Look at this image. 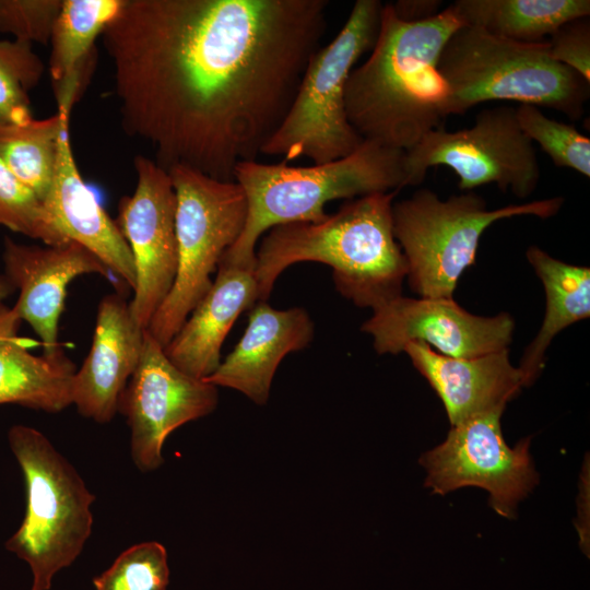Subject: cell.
Instances as JSON below:
<instances>
[{"label": "cell", "mask_w": 590, "mask_h": 590, "mask_svg": "<svg viewBox=\"0 0 590 590\" xmlns=\"http://www.w3.org/2000/svg\"><path fill=\"white\" fill-rule=\"evenodd\" d=\"M328 0H126L102 37L123 130L155 163L234 181L285 118Z\"/></svg>", "instance_id": "6da1fadb"}, {"label": "cell", "mask_w": 590, "mask_h": 590, "mask_svg": "<svg viewBox=\"0 0 590 590\" xmlns=\"http://www.w3.org/2000/svg\"><path fill=\"white\" fill-rule=\"evenodd\" d=\"M462 26L451 4L416 22L384 4L370 55L351 71L345 88L347 120L363 140L405 152L441 127L447 91L437 63Z\"/></svg>", "instance_id": "7a4b0ae2"}, {"label": "cell", "mask_w": 590, "mask_h": 590, "mask_svg": "<svg viewBox=\"0 0 590 590\" xmlns=\"http://www.w3.org/2000/svg\"><path fill=\"white\" fill-rule=\"evenodd\" d=\"M399 191L351 200L318 223L271 228L256 251L259 300L269 298L285 269L303 261L330 266L338 291L357 306L375 308L401 295L408 263L393 235Z\"/></svg>", "instance_id": "3957f363"}, {"label": "cell", "mask_w": 590, "mask_h": 590, "mask_svg": "<svg viewBox=\"0 0 590 590\" xmlns=\"http://www.w3.org/2000/svg\"><path fill=\"white\" fill-rule=\"evenodd\" d=\"M404 160V151L364 140L352 154L326 164L239 163L234 181L246 196L247 217L238 239L221 260L256 266V245L268 229L321 222L329 215L324 206L332 200L401 190L406 187Z\"/></svg>", "instance_id": "277c9868"}, {"label": "cell", "mask_w": 590, "mask_h": 590, "mask_svg": "<svg viewBox=\"0 0 590 590\" xmlns=\"http://www.w3.org/2000/svg\"><path fill=\"white\" fill-rule=\"evenodd\" d=\"M437 70L446 85L447 117L485 102L512 101L578 120L590 96V83L556 61L547 40L521 43L470 25L448 39Z\"/></svg>", "instance_id": "5b68a950"}, {"label": "cell", "mask_w": 590, "mask_h": 590, "mask_svg": "<svg viewBox=\"0 0 590 590\" xmlns=\"http://www.w3.org/2000/svg\"><path fill=\"white\" fill-rule=\"evenodd\" d=\"M8 440L24 476L26 509L5 548L31 567V590H49L54 576L76 559L91 535L95 496L42 432L13 425Z\"/></svg>", "instance_id": "8992f818"}, {"label": "cell", "mask_w": 590, "mask_h": 590, "mask_svg": "<svg viewBox=\"0 0 590 590\" xmlns=\"http://www.w3.org/2000/svg\"><path fill=\"white\" fill-rule=\"evenodd\" d=\"M384 4L357 0L331 43L309 58L296 96L262 154L283 161L306 157L326 164L355 152L364 142L350 125L345 88L357 60L371 50Z\"/></svg>", "instance_id": "52a82bcc"}, {"label": "cell", "mask_w": 590, "mask_h": 590, "mask_svg": "<svg viewBox=\"0 0 590 590\" xmlns=\"http://www.w3.org/2000/svg\"><path fill=\"white\" fill-rule=\"evenodd\" d=\"M563 203L564 198L554 197L487 210L483 198L473 192L444 201L429 189H418L392 205L393 235L406 259L410 287L421 297L453 298L487 227L519 215L548 219Z\"/></svg>", "instance_id": "ba28073f"}, {"label": "cell", "mask_w": 590, "mask_h": 590, "mask_svg": "<svg viewBox=\"0 0 590 590\" xmlns=\"http://www.w3.org/2000/svg\"><path fill=\"white\" fill-rule=\"evenodd\" d=\"M169 176L176 193L178 267L174 285L148 327L165 347L212 285L211 275L238 239L247 200L236 181H221L185 166Z\"/></svg>", "instance_id": "9c48e42d"}, {"label": "cell", "mask_w": 590, "mask_h": 590, "mask_svg": "<svg viewBox=\"0 0 590 590\" xmlns=\"http://www.w3.org/2000/svg\"><path fill=\"white\" fill-rule=\"evenodd\" d=\"M405 153V186L421 184L434 166L449 167L461 190L495 184L518 198L536 188L541 170L532 141L519 127L516 108L497 106L477 113L469 128L426 133Z\"/></svg>", "instance_id": "30bf717a"}, {"label": "cell", "mask_w": 590, "mask_h": 590, "mask_svg": "<svg viewBox=\"0 0 590 590\" xmlns=\"http://www.w3.org/2000/svg\"><path fill=\"white\" fill-rule=\"evenodd\" d=\"M504 408L475 415L451 427L446 440L420 459L425 486L435 494L476 486L488 492L489 506L514 518L516 508L539 477L529 453V438L510 448L503 436Z\"/></svg>", "instance_id": "8fae6325"}, {"label": "cell", "mask_w": 590, "mask_h": 590, "mask_svg": "<svg viewBox=\"0 0 590 590\" xmlns=\"http://www.w3.org/2000/svg\"><path fill=\"white\" fill-rule=\"evenodd\" d=\"M217 401V387L175 366L146 329L138 366L118 403L131 430L138 469L156 470L164 462L162 449L169 434L213 412Z\"/></svg>", "instance_id": "7c38bea8"}, {"label": "cell", "mask_w": 590, "mask_h": 590, "mask_svg": "<svg viewBox=\"0 0 590 590\" xmlns=\"http://www.w3.org/2000/svg\"><path fill=\"white\" fill-rule=\"evenodd\" d=\"M137 185L118 202L116 224L131 250L135 285L132 317L148 329L177 274L176 193L169 173L143 155L134 158Z\"/></svg>", "instance_id": "4fadbf2b"}, {"label": "cell", "mask_w": 590, "mask_h": 590, "mask_svg": "<svg viewBox=\"0 0 590 590\" xmlns=\"http://www.w3.org/2000/svg\"><path fill=\"white\" fill-rule=\"evenodd\" d=\"M362 330L373 337L378 354H398L410 342H423L440 354L470 358L508 349L514 319L473 315L453 298L396 296L373 308Z\"/></svg>", "instance_id": "5bb4252c"}, {"label": "cell", "mask_w": 590, "mask_h": 590, "mask_svg": "<svg viewBox=\"0 0 590 590\" xmlns=\"http://www.w3.org/2000/svg\"><path fill=\"white\" fill-rule=\"evenodd\" d=\"M3 274L19 296L13 309L42 341L44 353L61 349L59 320L70 282L84 274L109 275L107 267L88 249L70 240L60 246L19 244L3 239Z\"/></svg>", "instance_id": "9a60e30c"}, {"label": "cell", "mask_w": 590, "mask_h": 590, "mask_svg": "<svg viewBox=\"0 0 590 590\" xmlns=\"http://www.w3.org/2000/svg\"><path fill=\"white\" fill-rule=\"evenodd\" d=\"M145 330L132 317L122 295L114 293L101 299L91 349L72 381V404L82 416L101 424L114 418L138 366Z\"/></svg>", "instance_id": "2e32d148"}, {"label": "cell", "mask_w": 590, "mask_h": 590, "mask_svg": "<svg viewBox=\"0 0 590 590\" xmlns=\"http://www.w3.org/2000/svg\"><path fill=\"white\" fill-rule=\"evenodd\" d=\"M405 352L441 400L451 426L475 415L506 408L526 386L508 349L470 358L435 352L423 342L408 343Z\"/></svg>", "instance_id": "e0dca14e"}, {"label": "cell", "mask_w": 590, "mask_h": 590, "mask_svg": "<svg viewBox=\"0 0 590 590\" xmlns=\"http://www.w3.org/2000/svg\"><path fill=\"white\" fill-rule=\"evenodd\" d=\"M312 338L314 322L305 309L280 310L258 300L233 352L203 380L237 390L256 404H266L281 361L306 347Z\"/></svg>", "instance_id": "ac0fdd59"}, {"label": "cell", "mask_w": 590, "mask_h": 590, "mask_svg": "<svg viewBox=\"0 0 590 590\" xmlns=\"http://www.w3.org/2000/svg\"><path fill=\"white\" fill-rule=\"evenodd\" d=\"M256 266L220 261L212 285L164 347L170 362L198 379L221 364V347L238 316L259 300Z\"/></svg>", "instance_id": "d6986e66"}, {"label": "cell", "mask_w": 590, "mask_h": 590, "mask_svg": "<svg viewBox=\"0 0 590 590\" xmlns=\"http://www.w3.org/2000/svg\"><path fill=\"white\" fill-rule=\"evenodd\" d=\"M43 204L69 240L88 249L111 273L134 288L131 250L116 221L109 217L80 175L71 149L69 121L61 131L56 174Z\"/></svg>", "instance_id": "ffe728a7"}, {"label": "cell", "mask_w": 590, "mask_h": 590, "mask_svg": "<svg viewBox=\"0 0 590 590\" xmlns=\"http://www.w3.org/2000/svg\"><path fill=\"white\" fill-rule=\"evenodd\" d=\"M22 320L0 303V404L57 413L72 404L75 365L63 349L34 355L19 335Z\"/></svg>", "instance_id": "44dd1931"}, {"label": "cell", "mask_w": 590, "mask_h": 590, "mask_svg": "<svg viewBox=\"0 0 590 590\" xmlns=\"http://www.w3.org/2000/svg\"><path fill=\"white\" fill-rule=\"evenodd\" d=\"M126 0H62L50 36L49 73L57 109L72 110L93 72L95 42Z\"/></svg>", "instance_id": "7402d4cb"}, {"label": "cell", "mask_w": 590, "mask_h": 590, "mask_svg": "<svg viewBox=\"0 0 590 590\" xmlns=\"http://www.w3.org/2000/svg\"><path fill=\"white\" fill-rule=\"evenodd\" d=\"M526 255L542 281L546 296L543 323L519 366L528 386L541 371L553 338L571 323L589 318L590 269L557 260L536 246H531Z\"/></svg>", "instance_id": "603a6c76"}, {"label": "cell", "mask_w": 590, "mask_h": 590, "mask_svg": "<svg viewBox=\"0 0 590 590\" xmlns=\"http://www.w3.org/2000/svg\"><path fill=\"white\" fill-rule=\"evenodd\" d=\"M464 25L521 43L545 42L563 24L590 16L589 0H458Z\"/></svg>", "instance_id": "cb8c5ba5"}, {"label": "cell", "mask_w": 590, "mask_h": 590, "mask_svg": "<svg viewBox=\"0 0 590 590\" xmlns=\"http://www.w3.org/2000/svg\"><path fill=\"white\" fill-rule=\"evenodd\" d=\"M71 110L45 119L0 125V158L43 202L56 174L60 135Z\"/></svg>", "instance_id": "d4e9b609"}, {"label": "cell", "mask_w": 590, "mask_h": 590, "mask_svg": "<svg viewBox=\"0 0 590 590\" xmlns=\"http://www.w3.org/2000/svg\"><path fill=\"white\" fill-rule=\"evenodd\" d=\"M44 71L32 44L0 39V125L25 123L33 118L28 93Z\"/></svg>", "instance_id": "484cf974"}, {"label": "cell", "mask_w": 590, "mask_h": 590, "mask_svg": "<svg viewBox=\"0 0 590 590\" xmlns=\"http://www.w3.org/2000/svg\"><path fill=\"white\" fill-rule=\"evenodd\" d=\"M0 225L46 246L70 240L61 233L38 197L0 158Z\"/></svg>", "instance_id": "4316f807"}, {"label": "cell", "mask_w": 590, "mask_h": 590, "mask_svg": "<svg viewBox=\"0 0 590 590\" xmlns=\"http://www.w3.org/2000/svg\"><path fill=\"white\" fill-rule=\"evenodd\" d=\"M516 116L522 132L550 156L557 167L590 177V139L573 125L547 117L539 107L521 104Z\"/></svg>", "instance_id": "83f0119b"}, {"label": "cell", "mask_w": 590, "mask_h": 590, "mask_svg": "<svg viewBox=\"0 0 590 590\" xmlns=\"http://www.w3.org/2000/svg\"><path fill=\"white\" fill-rule=\"evenodd\" d=\"M168 581L167 552L155 541L130 546L93 579L96 590H166Z\"/></svg>", "instance_id": "f1b7e54d"}, {"label": "cell", "mask_w": 590, "mask_h": 590, "mask_svg": "<svg viewBox=\"0 0 590 590\" xmlns=\"http://www.w3.org/2000/svg\"><path fill=\"white\" fill-rule=\"evenodd\" d=\"M62 0H0V32L14 39L47 44Z\"/></svg>", "instance_id": "f546056e"}, {"label": "cell", "mask_w": 590, "mask_h": 590, "mask_svg": "<svg viewBox=\"0 0 590 590\" xmlns=\"http://www.w3.org/2000/svg\"><path fill=\"white\" fill-rule=\"evenodd\" d=\"M551 56L590 83V20L569 21L546 39Z\"/></svg>", "instance_id": "4dcf8cb0"}, {"label": "cell", "mask_w": 590, "mask_h": 590, "mask_svg": "<svg viewBox=\"0 0 590 590\" xmlns=\"http://www.w3.org/2000/svg\"><path fill=\"white\" fill-rule=\"evenodd\" d=\"M396 15L404 22H416L429 19L439 13L441 1L437 0H400L391 3Z\"/></svg>", "instance_id": "1f68e13d"}, {"label": "cell", "mask_w": 590, "mask_h": 590, "mask_svg": "<svg viewBox=\"0 0 590 590\" xmlns=\"http://www.w3.org/2000/svg\"><path fill=\"white\" fill-rule=\"evenodd\" d=\"M15 292L16 290L8 278L4 274H0V303H3L5 298Z\"/></svg>", "instance_id": "d6a6232c"}]
</instances>
